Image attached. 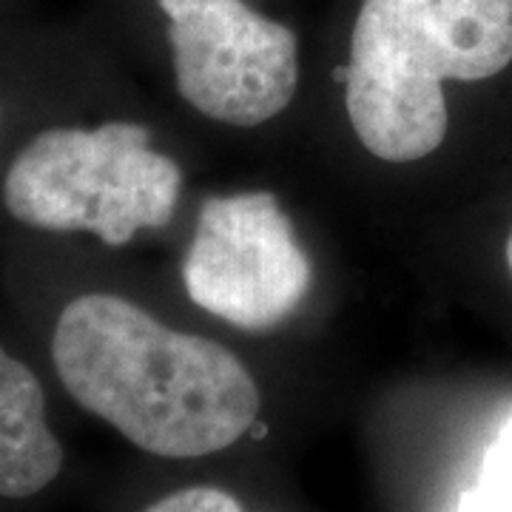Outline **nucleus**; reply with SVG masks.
Listing matches in <instances>:
<instances>
[{"label":"nucleus","mask_w":512,"mask_h":512,"mask_svg":"<svg viewBox=\"0 0 512 512\" xmlns=\"http://www.w3.org/2000/svg\"><path fill=\"white\" fill-rule=\"evenodd\" d=\"M183 168L151 146L140 123L46 128L20 148L3 180L6 211L55 234H92L120 248L171 222Z\"/></svg>","instance_id":"3"},{"label":"nucleus","mask_w":512,"mask_h":512,"mask_svg":"<svg viewBox=\"0 0 512 512\" xmlns=\"http://www.w3.org/2000/svg\"><path fill=\"white\" fill-rule=\"evenodd\" d=\"M168 20L177 92L202 117L254 128L299 89V40L245 0H157Z\"/></svg>","instance_id":"5"},{"label":"nucleus","mask_w":512,"mask_h":512,"mask_svg":"<svg viewBox=\"0 0 512 512\" xmlns=\"http://www.w3.org/2000/svg\"><path fill=\"white\" fill-rule=\"evenodd\" d=\"M52 362L74 402L151 456L220 453L259 416V387L231 350L114 293L60 311Z\"/></svg>","instance_id":"1"},{"label":"nucleus","mask_w":512,"mask_h":512,"mask_svg":"<svg viewBox=\"0 0 512 512\" xmlns=\"http://www.w3.org/2000/svg\"><path fill=\"white\" fill-rule=\"evenodd\" d=\"M456 512H512V416L487 447L476 487L458 498Z\"/></svg>","instance_id":"7"},{"label":"nucleus","mask_w":512,"mask_h":512,"mask_svg":"<svg viewBox=\"0 0 512 512\" xmlns=\"http://www.w3.org/2000/svg\"><path fill=\"white\" fill-rule=\"evenodd\" d=\"M63 470V444L46 419V393L32 367L0 345V495L32 498Z\"/></svg>","instance_id":"6"},{"label":"nucleus","mask_w":512,"mask_h":512,"mask_svg":"<svg viewBox=\"0 0 512 512\" xmlns=\"http://www.w3.org/2000/svg\"><path fill=\"white\" fill-rule=\"evenodd\" d=\"M146 512H245L231 493L220 487H185L165 495Z\"/></svg>","instance_id":"8"},{"label":"nucleus","mask_w":512,"mask_h":512,"mask_svg":"<svg viewBox=\"0 0 512 512\" xmlns=\"http://www.w3.org/2000/svg\"><path fill=\"white\" fill-rule=\"evenodd\" d=\"M512 63V0H362L350 35L345 111L382 163H419L447 137L444 83Z\"/></svg>","instance_id":"2"},{"label":"nucleus","mask_w":512,"mask_h":512,"mask_svg":"<svg viewBox=\"0 0 512 512\" xmlns=\"http://www.w3.org/2000/svg\"><path fill=\"white\" fill-rule=\"evenodd\" d=\"M188 299L242 330H271L302 308L313 285L311 256L271 191L202 202L183 259Z\"/></svg>","instance_id":"4"},{"label":"nucleus","mask_w":512,"mask_h":512,"mask_svg":"<svg viewBox=\"0 0 512 512\" xmlns=\"http://www.w3.org/2000/svg\"><path fill=\"white\" fill-rule=\"evenodd\" d=\"M507 268H510V274H512V231H510V237H507Z\"/></svg>","instance_id":"9"}]
</instances>
